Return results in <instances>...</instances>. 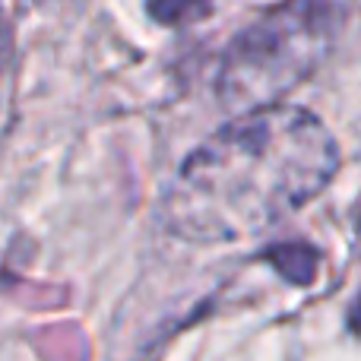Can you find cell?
<instances>
[{"label":"cell","instance_id":"obj_5","mask_svg":"<svg viewBox=\"0 0 361 361\" xmlns=\"http://www.w3.org/2000/svg\"><path fill=\"white\" fill-rule=\"evenodd\" d=\"M352 326L361 333V298H358V305H355V311H352Z\"/></svg>","mask_w":361,"mask_h":361},{"label":"cell","instance_id":"obj_1","mask_svg":"<svg viewBox=\"0 0 361 361\" xmlns=\"http://www.w3.org/2000/svg\"><path fill=\"white\" fill-rule=\"evenodd\" d=\"M336 169V140L305 108L235 114L178 169L165 225L187 244H238L301 209Z\"/></svg>","mask_w":361,"mask_h":361},{"label":"cell","instance_id":"obj_4","mask_svg":"<svg viewBox=\"0 0 361 361\" xmlns=\"http://www.w3.org/2000/svg\"><path fill=\"white\" fill-rule=\"evenodd\" d=\"M209 10H212V0H149V16L165 25L197 23Z\"/></svg>","mask_w":361,"mask_h":361},{"label":"cell","instance_id":"obj_2","mask_svg":"<svg viewBox=\"0 0 361 361\" xmlns=\"http://www.w3.org/2000/svg\"><path fill=\"white\" fill-rule=\"evenodd\" d=\"M352 0H286L235 35L219 67V99L235 114L279 105L343 35Z\"/></svg>","mask_w":361,"mask_h":361},{"label":"cell","instance_id":"obj_6","mask_svg":"<svg viewBox=\"0 0 361 361\" xmlns=\"http://www.w3.org/2000/svg\"><path fill=\"white\" fill-rule=\"evenodd\" d=\"M35 4H54V0H35Z\"/></svg>","mask_w":361,"mask_h":361},{"label":"cell","instance_id":"obj_3","mask_svg":"<svg viewBox=\"0 0 361 361\" xmlns=\"http://www.w3.org/2000/svg\"><path fill=\"white\" fill-rule=\"evenodd\" d=\"M269 263L295 286H307L317 276V250H311L307 244H282L269 254Z\"/></svg>","mask_w":361,"mask_h":361}]
</instances>
